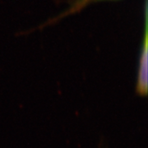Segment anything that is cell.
<instances>
[{"label":"cell","mask_w":148,"mask_h":148,"mask_svg":"<svg viewBox=\"0 0 148 148\" xmlns=\"http://www.w3.org/2000/svg\"><path fill=\"white\" fill-rule=\"evenodd\" d=\"M92 1H94V0H73V1H72V2H71V3H72V4H71L70 8H69V10H67L66 12H64V13L60 14L59 16H56L55 18H53V19H52V20L48 21L47 22H45L43 26H44V27H45V26L48 25V24H51L52 22L58 21L60 18H62V17H64V16H67V15H69V14H72V13H74L75 12L79 11L80 9H82V8H84L85 6L87 5V4H88V3H91Z\"/></svg>","instance_id":"cell-2"},{"label":"cell","mask_w":148,"mask_h":148,"mask_svg":"<svg viewBox=\"0 0 148 148\" xmlns=\"http://www.w3.org/2000/svg\"><path fill=\"white\" fill-rule=\"evenodd\" d=\"M147 8L146 5L145 8V33L143 38L142 51L139 60V67L138 71V80H137V86L136 90L138 94L144 95L147 92Z\"/></svg>","instance_id":"cell-1"}]
</instances>
